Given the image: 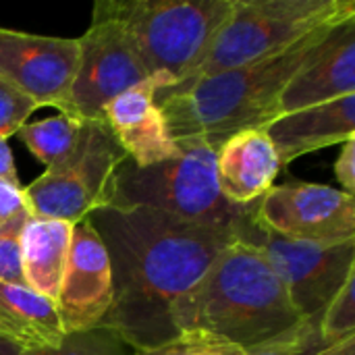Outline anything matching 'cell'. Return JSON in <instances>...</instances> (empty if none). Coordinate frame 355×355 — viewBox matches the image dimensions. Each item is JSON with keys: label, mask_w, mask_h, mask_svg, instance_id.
<instances>
[{"label": "cell", "mask_w": 355, "mask_h": 355, "mask_svg": "<svg viewBox=\"0 0 355 355\" xmlns=\"http://www.w3.org/2000/svg\"><path fill=\"white\" fill-rule=\"evenodd\" d=\"M110 258L112 302L100 327L133 352L173 341L175 306L235 241L220 231L152 208L102 206L87 214Z\"/></svg>", "instance_id": "6da1fadb"}, {"label": "cell", "mask_w": 355, "mask_h": 355, "mask_svg": "<svg viewBox=\"0 0 355 355\" xmlns=\"http://www.w3.org/2000/svg\"><path fill=\"white\" fill-rule=\"evenodd\" d=\"M173 324L177 335L200 333L254 352L297 333L306 320L266 258L235 239L175 306Z\"/></svg>", "instance_id": "7a4b0ae2"}, {"label": "cell", "mask_w": 355, "mask_h": 355, "mask_svg": "<svg viewBox=\"0 0 355 355\" xmlns=\"http://www.w3.org/2000/svg\"><path fill=\"white\" fill-rule=\"evenodd\" d=\"M329 29L304 37L272 58L158 89L156 102L168 135L175 141L204 139L218 150L227 137L264 127L277 119L285 85L314 54Z\"/></svg>", "instance_id": "3957f363"}, {"label": "cell", "mask_w": 355, "mask_h": 355, "mask_svg": "<svg viewBox=\"0 0 355 355\" xmlns=\"http://www.w3.org/2000/svg\"><path fill=\"white\" fill-rule=\"evenodd\" d=\"M177 144V156L150 166H135L125 158L106 185L102 206L152 208L187 223L233 231L245 208L223 198L216 181V150L196 137Z\"/></svg>", "instance_id": "277c9868"}, {"label": "cell", "mask_w": 355, "mask_h": 355, "mask_svg": "<svg viewBox=\"0 0 355 355\" xmlns=\"http://www.w3.org/2000/svg\"><path fill=\"white\" fill-rule=\"evenodd\" d=\"M133 42L150 77L189 79L227 21L233 0H98Z\"/></svg>", "instance_id": "5b68a950"}, {"label": "cell", "mask_w": 355, "mask_h": 355, "mask_svg": "<svg viewBox=\"0 0 355 355\" xmlns=\"http://www.w3.org/2000/svg\"><path fill=\"white\" fill-rule=\"evenodd\" d=\"M352 17L354 0H233L206 58L181 83L272 58L304 37Z\"/></svg>", "instance_id": "8992f818"}, {"label": "cell", "mask_w": 355, "mask_h": 355, "mask_svg": "<svg viewBox=\"0 0 355 355\" xmlns=\"http://www.w3.org/2000/svg\"><path fill=\"white\" fill-rule=\"evenodd\" d=\"M233 237L266 258L283 281L300 316L316 327L329 302L355 272V241L314 245L279 237L258 223L254 204L235 223Z\"/></svg>", "instance_id": "52a82bcc"}, {"label": "cell", "mask_w": 355, "mask_h": 355, "mask_svg": "<svg viewBox=\"0 0 355 355\" xmlns=\"http://www.w3.org/2000/svg\"><path fill=\"white\" fill-rule=\"evenodd\" d=\"M127 158L102 121H85L77 150L56 168L23 187L31 218L77 225L104 204L106 185Z\"/></svg>", "instance_id": "ba28073f"}, {"label": "cell", "mask_w": 355, "mask_h": 355, "mask_svg": "<svg viewBox=\"0 0 355 355\" xmlns=\"http://www.w3.org/2000/svg\"><path fill=\"white\" fill-rule=\"evenodd\" d=\"M77 40L79 67L60 114L83 123L100 121L102 108L112 98L150 75L123 25L98 2H94L92 25Z\"/></svg>", "instance_id": "9c48e42d"}, {"label": "cell", "mask_w": 355, "mask_h": 355, "mask_svg": "<svg viewBox=\"0 0 355 355\" xmlns=\"http://www.w3.org/2000/svg\"><path fill=\"white\" fill-rule=\"evenodd\" d=\"M258 223L279 237L341 245L355 241V196L341 189L289 179L275 183L254 204Z\"/></svg>", "instance_id": "30bf717a"}, {"label": "cell", "mask_w": 355, "mask_h": 355, "mask_svg": "<svg viewBox=\"0 0 355 355\" xmlns=\"http://www.w3.org/2000/svg\"><path fill=\"white\" fill-rule=\"evenodd\" d=\"M79 67V40L0 27V79L58 114Z\"/></svg>", "instance_id": "8fae6325"}, {"label": "cell", "mask_w": 355, "mask_h": 355, "mask_svg": "<svg viewBox=\"0 0 355 355\" xmlns=\"http://www.w3.org/2000/svg\"><path fill=\"white\" fill-rule=\"evenodd\" d=\"M110 302V258L96 229L85 218L73 225L69 258L54 302L62 331L79 333L100 327Z\"/></svg>", "instance_id": "7c38bea8"}, {"label": "cell", "mask_w": 355, "mask_h": 355, "mask_svg": "<svg viewBox=\"0 0 355 355\" xmlns=\"http://www.w3.org/2000/svg\"><path fill=\"white\" fill-rule=\"evenodd\" d=\"M162 87H166L162 77H148L112 98L100 112V121L135 166H150L179 154V144L168 135L156 102V92Z\"/></svg>", "instance_id": "4fadbf2b"}, {"label": "cell", "mask_w": 355, "mask_h": 355, "mask_svg": "<svg viewBox=\"0 0 355 355\" xmlns=\"http://www.w3.org/2000/svg\"><path fill=\"white\" fill-rule=\"evenodd\" d=\"M345 96H355V17L331 27L314 54L289 79L279 98V114Z\"/></svg>", "instance_id": "5bb4252c"}, {"label": "cell", "mask_w": 355, "mask_h": 355, "mask_svg": "<svg viewBox=\"0 0 355 355\" xmlns=\"http://www.w3.org/2000/svg\"><path fill=\"white\" fill-rule=\"evenodd\" d=\"M283 164L262 127L227 137L216 150V181L223 198L248 208L275 185Z\"/></svg>", "instance_id": "9a60e30c"}, {"label": "cell", "mask_w": 355, "mask_h": 355, "mask_svg": "<svg viewBox=\"0 0 355 355\" xmlns=\"http://www.w3.org/2000/svg\"><path fill=\"white\" fill-rule=\"evenodd\" d=\"M262 129L277 148L281 164L287 166L300 156L354 139L355 96L279 114Z\"/></svg>", "instance_id": "2e32d148"}, {"label": "cell", "mask_w": 355, "mask_h": 355, "mask_svg": "<svg viewBox=\"0 0 355 355\" xmlns=\"http://www.w3.org/2000/svg\"><path fill=\"white\" fill-rule=\"evenodd\" d=\"M64 337L54 302L25 285L0 283V339L21 352L46 349Z\"/></svg>", "instance_id": "e0dca14e"}, {"label": "cell", "mask_w": 355, "mask_h": 355, "mask_svg": "<svg viewBox=\"0 0 355 355\" xmlns=\"http://www.w3.org/2000/svg\"><path fill=\"white\" fill-rule=\"evenodd\" d=\"M73 225L50 218H29L21 231V266L25 287L56 302L64 275Z\"/></svg>", "instance_id": "ac0fdd59"}, {"label": "cell", "mask_w": 355, "mask_h": 355, "mask_svg": "<svg viewBox=\"0 0 355 355\" xmlns=\"http://www.w3.org/2000/svg\"><path fill=\"white\" fill-rule=\"evenodd\" d=\"M83 121L56 114L44 121L25 123L17 131V137L46 166V171H52L77 150L83 135Z\"/></svg>", "instance_id": "d6986e66"}, {"label": "cell", "mask_w": 355, "mask_h": 355, "mask_svg": "<svg viewBox=\"0 0 355 355\" xmlns=\"http://www.w3.org/2000/svg\"><path fill=\"white\" fill-rule=\"evenodd\" d=\"M19 355H133V349L110 329L96 327L79 333H64L58 345L21 352Z\"/></svg>", "instance_id": "ffe728a7"}, {"label": "cell", "mask_w": 355, "mask_h": 355, "mask_svg": "<svg viewBox=\"0 0 355 355\" xmlns=\"http://www.w3.org/2000/svg\"><path fill=\"white\" fill-rule=\"evenodd\" d=\"M318 331L329 345L355 337V272L347 277L343 287L324 308Z\"/></svg>", "instance_id": "44dd1931"}, {"label": "cell", "mask_w": 355, "mask_h": 355, "mask_svg": "<svg viewBox=\"0 0 355 355\" xmlns=\"http://www.w3.org/2000/svg\"><path fill=\"white\" fill-rule=\"evenodd\" d=\"M133 355H250L248 352L225 343L220 339L200 335V333H183L168 343H162L152 349L133 352Z\"/></svg>", "instance_id": "7402d4cb"}, {"label": "cell", "mask_w": 355, "mask_h": 355, "mask_svg": "<svg viewBox=\"0 0 355 355\" xmlns=\"http://www.w3.org/2000/svg\"><path fill=\"white\" fill-rule=\"evenodd\" d=\"M37 110L35 102L25 94L15 89L10 83L0 79V137L8 141V137L17 135V131L27 123V119Z\"/></svg>", "instance_id": "603a6c76"}, {"label": "cell", "mask_w": 355, "mask_h": 355, "mask_svg": "<svg viewBox=\"0 0 355 355\" xmlns=\"http://www.w3.org/2000/svg\"><path fill=\"white\" fill-rule=\"evenodd\" d=\"M27 220L0 227V283L25 285L21 266V231Z\"/></svg>", "instance_id": "cb8c5ba5"}, {"label": "cell", "mask_w": 355, "mask_h": 355, "mask_svg": "<svg viewBox=\"0 0 355 355\" xmlns=\"http://www.w3.org/2000/svg\"><path fill=\"white\" fill-rule=\"evenodd\" d=\"M31 214L25 204L23 187L0 179V227L29 220Z\"/></svg>", "instance_id": "d4e9b609"}, {"label": "cell", "mask_w": 355, "mask_h": 355, "mask_svg": "<svg viewBox=\"0 0 355 355\" xmlns=\"http://www.w3.org/2000/svg\"><path fill=\"white\" fill-rule=\"evenodd\" d=\"M335 177L341 183V191L354 196L355 193V137L341 144L339 158L335 162Z\"/></svg>", "instance_id": "484cf974"}, {"label": "cell", "mask_w": 355, "mask_h": 355, "mask_svg": "<svg viewBox=\"0 0 355 355\" xmlns=\"http://www.w3.org/2000/svg\"><path fill=\"white\" fill-rule=\"evenodd\" d=\"M0 179L21 185L19 183V175H17V166H15V158H12V150L8 146L6 139L0 137Z\"/></svg>", "instance_id": "4316f807"}, {"label": "cell", "mask_w": 355, "mask_h": 355, "mask_svg": "<svg viewBox=\"0 0 355 355\" xmlns=\"http://www.w3.org/2000/svg\"><path fill=\"white\" fill-rule=\"evenodd\" d=\"M314 355H355V337H349V339L333 343V345H327Z\"/></svg>", "instance_id": "83f0119b"}, {"label": "cell", "mask_w": 355, "mask_h": 355, "mask_svg": "<svg viewBox=\"0 0 355 355\" xmlns=\"http://www.w3.org/2000/svg\"><path fill=\"white\" fill-rule=\"evenodd\" d=\"M19 354H21V349H19V347H15L12 343H8V341L0 339V355H19Z\"/></svg>", "instance_id": "f1b7e54d"}]
</instances>
